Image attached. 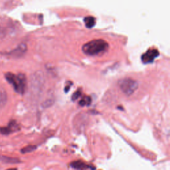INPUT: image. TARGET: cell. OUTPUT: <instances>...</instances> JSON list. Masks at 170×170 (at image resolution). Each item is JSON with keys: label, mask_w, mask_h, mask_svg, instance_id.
Wrapping results in <instances>:
<instances>
[{"label": "cell", "mask_w": 170, "mask_h": 170, "mask_svg": "<svg viewBox=\"0 0 170 170\" xmlns=\"http://www.w3.org/2000/svg\"><path fill=\"white\" fill-rule=\"evenodd\" d=\"M108 48V43L103 39H94L83 45L82 51L89 56H95L104 53Z\"/></svg>", "instance_id": "6da1fadb"}, {"label": "cell", "mask_w": 170, "mask_h": 170, "mask_svg": "<svg viewBox=\"0 0 170 170\" xmlns=\"http://www.w3.org/2000/svg\"><path fill=\"white\" fill-rule=\"evenodd\" d=\"M6 78L9 84L13 86L14 90L17 93L23 94L25 92L27 80L24 74L21 73L15 74L11 73H7L6 74Z\"/></svg>", "instance_id": "7a4b0ae2"}, {"label": "cell", "mask_w": 170, "mask_h": 170, "mask_svg": "<svg viewBox=\"0 0 170 170\" xmlns=\"http://www.w3.org/2000/svg\"><path fill=\"white\" fill-rule=\"evenodd\" d=\"M121 90L128 96L131 95L138 88V83L132 78H124L119 81Z\"/></svg>", "instance_id": "3957f363"}, {"label": "cell", "mask_w": 170, "mask_h": 170, "mask_svg": "<svg viewBox=\"0 0 170 170\" xmlns=\"http://www.w3.org/2000/svg\"><path fill=\"white\" fill-rule=\"evenodd\" d=\"M160 53L157 49H149L146 51L145 53L142 55V61L145 64H148V63L152 62L155 59L159 56Z\"/></svg>", "instance_id": "277c9868"}, {"label": "cell", "mask_w": 170, "mask_h": 170, "mask_svg": "<svg viewBox=\"0 0 170 170\" xmlns=\"http://www.w3.org/2000/svg\"><path fill=\"white\" fill-rule=\"evenodd\" d=\"M19 130V126L15 121H11L9 124L6 127H2L0 128V132L4 135H8Z\"/></svg>", "instance_id": "5b68a950"}, {"label": "cell", "mask_w": 170, "mask_h": 170, "mask_svg": "<svg viewBox=\"0 0 170 170\" xmlns=\"http://www.w3.org/2000/svg\"><path fill=\"white\" fill-rule=\"evenodd\" d=\"M70 166L75 169L77 170H86L89 168L88 165H86L85 162L81 160L74 161L70 164Z\"/></svg>", "instance_id": "8992f818"}, {"label": "cell", "mask_w": 170, "mask_h": 170, "mask_svg": "<svg viewBox=\"0 0 170 170\" xmlns=\"http://www.w3.org/2000/svg\"><path fill=\"white\" fill-rule=\"evenodd\" d=\"M0 161L6 164H18L20 163L21 161L16 157H8L5 156H0Z\"/></svg>", "instance_id": "52a82bcc"}, {"label": "cell", "mask_w": 170, "mask_h": 170, "mask_svg": "<svg viewBox=\"0 0 170 170\" xmlns=\"http://www.w3.org/2000/svg\"><path fill=\"white\" fill-rule=\"evenodd\" d=\"M84 21L86 27L89 29H90L93 28V27L95 25L96 19L93 16H88L84 19Z\"/></svg>", "instance_id": "ba28073f"}, {"label": "cell", "mask_w": 170, "mask_h": 170, "mask_svg": "<svg viewBox=\"0 0 170 170\" xmlns=\"http://www.w3.org/2000/svg\"><path fill=\"white\" fill-rule=\"evenodd\" d=\"M25 51H26L25 45H19L16 49L13 50L12 52H11V54H12V55H13V56L19 57L24 53Z\"/></svg>", "instance_id": "9c48e42d"}, {"label": "cell", "mask_w": 170, "mask_h": 170, "mask_svg": "<svg viewBox=\"0 0 170 170\" xmlns=\"http://www.w3.org/2000/svg\"><path fill=\"white\" fill-rule=\"evenodd\" d=\"M7 102V95L3 90H0V109L4 107Z\"/></svg>", "instance_id": "30bf717a"}, {"label": "cell", "mask_w": 170, "mask_h": 170, "mask_svg": "<svg viewBox=\"0 0 170 170\" xmlns=\"http://www.w3.org/2000/svg\"><path fill=\"white\" fill-rule=\"evenodd\" d=\"M36 149H37L36 145H27V146H26V147L22 148L21 150V152L22 153L25 154V153H30L31 152H33Z\"/></svg>", "instance_id": "8fae6325"}, {"label": "cell", "mask_w": 170, "mask_h": 170, "mask_svg": "<svg viewBox=\"0 0 170 170\" xmlns=\"http://www.w3.org/2000/svg\"><path fill=\"white\" fill-rule=\"evenodd\" d=\"M90 102H91V99H90V98L89 96H85V98H83L80 102H79V104L82 106H88L90 104Z\"/></svg>", "instance_id": "7c38bea8"}, {"label": "cell", "mask_w": 170, "mask_h": 170, "mask_svg": "<svg viewBox=\"0 0 170 170\" xmlns=\"http://www.w3.org/2000/svg\"><path fill=\"white\" fill-rule=\"evenodd\" d=\"M81 92L80 91V90H78V91H77L76 93H74L72 96L73 100H77L78 98L81 96Z\"/></svg>", "instance_id": "4fadbf2b"}, {"label": "cell", "mask_w": 170, "mask_h": 170, "mask_svg": "<svg viewBox=\"0 0 170 170\" xmlns=\"http://www.w3.org/2000/svg\"><path fill=\"white\" fill-rule=\"evenodd\" d=\"M7 170H17V168H11V169H7Z\"/></svg>", "instance_id": "5bb4252c"}]
</instances>
